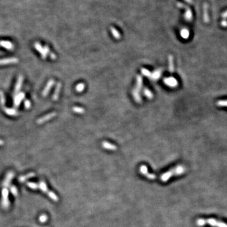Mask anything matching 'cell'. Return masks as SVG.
<instances>
[{
	"mask_svg": "<svg viewBox=\"0 0 227 227\" xmlns=\"http://www.w3.org/2000/svg\"><path fill=\"white\" fill-rule=\"evenodd\" d=\"M185 168L182 165H178L173 168H171L169 170L167 171L163 174L160 176L159 179L163 182H167L171 177L173 176L180 175L185 172Z\"/></svg>",
	"mask_w": 227,
	"mask_h": 227,
	"instance_id": "6da1fadb",
	"label": "cell"
},
{
	"mask_svg": "<svg viewBox=\"0 0 227 227\" xmlns=\"http://www.w3.org/2000/svg\"><path fill=\"white\" fill-rule=\"evenodd\" d=\"M197 224L199 226L204 225L206 223H208V224H211V226H217V227H227V225L224 223H222V222L218 221L215 220L214 219H208L207 220L205 219H200L197 221Z\"/></svg>",
	"mask_w": 227,
	"mask_h": 227,
	"instance_id": "7a4b0ae2",
	"label": "cell"
},
{
	"mask_svg": "<svg viewBox=\"0 0 227 227\" xmlns=\"http://www.w3.org/2000/svg\"><path fill=\"white\" fill-rule=\"evenodd\" d=\"M139 172L142 175L144 176L146 178L150 179V180H155L157 178L156 175L152 173H150L148 169V167L146 165H141L139 167Z\"/></svg>",
	"mask_w": 227,
	"mask_h": 227,
	"instance_id": "3957f363",
	"label": "cell"
},
{
	"mask_svg": "<svg viewBox=\"0 0 227 227\" xmlns=\"http://www.w3.org/2000/svg\"><path fill=\"white\" fill-rule=\"evenodd\" d=\"M41 189L43 190L44 192H47V194H48V196L51 197L53 200L55 201H58V197L54 193H53V192L49 191V190L47 189V186H46V184H45L44 182H41Z\"/></svg>",
	"mask_w": 227,
	"mask_h": 227,
	"instance_id": "277c9868",
	"label": "cell"
},
{
	"mask_svg": "<svg viewBox=\"0 0 227 227\" xmlns=\"http://www.w3.org/2000/svg\"><path fill=\"white\" fill-rule=\"evenodd\" d=\"M163 82L165 85H167V86L172 88H175L178 85V82L175 78L173 77H168L164 78L163 80Z\"/></svg>",
	"mask_w": 227,
	"mask_h": 227,
	"instance_id": "5b68a950",
	"label": "cell"
},
{
	"mask_svg": "<svg viewBox=\"0 0 227 227\" xmlns=\"http://www.w3.org/2000/svg\"><path fill=\"white\" fill-rule=\"evenodd\" d=\"M102 146L104 148L108 150H112V151H114L117 150V146L114 144H112V143H109L107 141H104L102 143Z\"/></svg>",
	"mask_w": 227,
	"mask_h": 227,
	"instance_id": "8992f818",
	"label": "cell"
},
{
	"mask_svg": "<svg viewBox=\"0 0 227 227\" xmlns=\"http://www.w3.org/2000/svg\"><path fill=\"white\" fill-rule=\"evenodd\" d=\"M56 115V112H52V113H51V114H47V116H44V117H42L41 119H39L38 121H37V123L38 124L43 123L44 122H46V121H47V120H49V119H51V118H53V117H54Z\"/></svg>",
	"mask_w": 227,
	"mask_h": 227,
	"instance_id": "52a82bcc",
	"label": "cell"
},
{
	"mask_svg": "<svg viewBox=\"0 0 227 227\" xmlns=\"http://www.w3.org/2000/svg\"><path fill=\"white\" fill-rule=\"evenodd\" d=\"M143 78L141 76L138 75L136 78V90L139 92L140 90L141 89L142 87H143Z\"/></svg>",
	"mask_w": 227,
	"mask_h": 227,
	"instance_id": "ba28073f",
	"label": "cell"
},
{
	"mask_svg": "<svg viewBox=\"0 0 227 227\" xmlns=\"http://www.w3.org/2000/svg\"><path fill=\"white\" fill-rule=\"evenodd\" d=\"M168 70L170 73H173L174 71V64H173V58L172 55H169L168 56Z\"/></svg>",
	"mask_w": 227,
	"mask_h": 227,
	"instance_id": "9c48e42d",
	"label": "cell"
},
{
	"mask_svg": "<svg viewBox=\"0 0 227 227\" xmlns=\"http://www.w3.org/2000/svg\"><path fill=\"white\" fill-rule=\"evenodd\" d=\"M54 80H49V82H48V83H47V87L45 88L44 90V92H43L44 95V96L46 95L49 93V90L52 88V87H53V85H54Z\"/></svg>",
	"mask_w": 227,
	"mask_h": 227,
	"instance_id": "30bf717a",
	"label": "cell"
},
{
	"mask_svg": "<svg viewBox=\"0 0 227 227\" xmlns=\"http://www.w3.org/2000/svg\"><path fill=\"white\" fill-rule=\"evenodd\" d=\"M161 75V70H157L156 71H154L150 76V78L152 80H156L160 77Z\"/></svg>",
	"mask_w": 227,
	"mask_h": 227,
	"instance_id": "8fae6325",
	"label": "cell"
},
{
	"mask_svg": "<svg viewBox=\"0 0 227 227\" xmlns=\"http://www.w3.org/2000/svg\"><path fill=\"white\" fill-rule=\"evenodd\" d=\"M139 92H138L137 90H136L134 88V90H133V97H134V100H136V102L138 103H140L141 102V96L139 95Z\"/></svg>",
	"mask_w": 227,
	"mask_h": 227,
	"instance_id": "7c38bea8",
	"label": "cell"
},
{
	"mask_svg": "<svg viewBox=\"0 0 227 227\" xmlns=\"http://www.w3.org/2000/svg\"><path fill=\"white\" fill-rule=\"evenodd\" d=\"M18 61L17 59L15 58H11V59H3V60H0V65L2 64H10V63H15Z\"/></svg>",
	"mask_w": 227,
	"mask_h": 227,
	"instance_id": "4fadbf2b",
	"label": "cell"
},
{
	"mask_svg": "<svg viewBox=\"0 0 227 227\" xmlns=\"http://www.w3.org/2000/svg\"><path fill=\"white\" fill-rule=\"evenodd\" d=\"M61 83H58V84H57L56 88L55 90V92H54V95H53V99H54V100H57V99H58V97H59V92H60L61 90Z\"/></svg>",
	"mask_w": 227,
	"mask_h": 227,
	"instance_id": "5bb4252c",
	"label": "cell"
},
{
	"mask_svg": "<svg viewBox=\"0 0 227 227\" xmlns=\"http://www.w3.org/2000/svg\"><path fill=\"white\" fill-rule=\"evenodd\" d=\"M35 47H36V48L37 49V50H38L41 53V54H42V58H46V55H47V53H46V51H45L44 49H42V47L40 46V44L39 43L35 44Z\"/></svg>",
	"mask_w": 227,
	"mask_h": 227,
	"instance_id": "9a60e30c",
	"label": "cell"
},
{
	"mask_svg": "<svg viewBox=\"0 0 227 227\" xmlns=\"http://www.w3.org/2000/svg\"><path fill=\"white\" fill-rule=\"evenodd\" d=\"M143 93H144V95L147 97V98H148V99H151L153 98V93L150 90L148 89V88H144V90H143Z\"/></svg>",
	"mask_w": 227,
	"mask_h": 227,
	"instance_id": "2e32d148",
	"label": "cell"
},
{
	"mask_svg": "<svg viewBox=\"0 0 227 227\" xmlns=\"http://www.w3.org/2000/svg\"><path fill=\"white\" fill-rule=\"evenodd\" d=\"M180 36L182 38L187 39L189 37V32L187 29H184L180 32Z\"/></svg>",
	"mask_w": 227,
	"mask_h": 227,
	"instance_id": "e0dca14e",
	"label": "cell"
},
{
	"mask_svg": "<svg viewBox=\"0 0 227 227\" xmlns=\"http://www.w3.org/2000/svg\"><path fill=\"white\" fill-rule=\"evenodd\" d=\"M110 30H111V32H112V34L113 36H114V37L115 38L117 39H120V37H121V36H120L119 32L117 31V30H116V29L112 27L111 29H110Z\"/></svg>",
	"mask_w": 227,
	"mask_h": 227,
	"instance_id": "ac0fdd59",
	"label": "cell"
},
{
	"mask_svg": "<svg viewBox=\"0 0 227 227\" xmlns=\"http://www.w3.org/2000/svg\"><path fill=\"white\" fill-rule=\"evenodd\" d=\"M73 110L78 114H83L85 112V109L82 107H74L73 108Z\"/></svg>",
	"mask_w": 227,
	"mask_h": 227,
	"instance_id": "d6986e66",
	"label": "cell"
},
{
	"mask_svg": "<svg viewBox=\"0 0 227 227\" xmlns=\"http://www.w3.org/2000/svg\"><path fill=\"white\" fill-rule=\"evenodd\" d=\"M85 86L84 83H80L76 85V90L78 92H82L85 89Z\"/></svg>",
	"mask_w": 227,
	"mask_h": 227,
	"instance_id": "ffe728a7",
	"label": "cell"
},
{
	"mask_svg": "<svg viewBox=\"0 0 227 227\" xmlns=\"http://www.w3.org/2000/svg\"><path fill=\"white\" fill-rule=\"evenodd\" d=\"M1 44L2 45V46H3L5 48L8 49H10L12 48L13 46H12V44L10 42H7V41H3V42H1Z\"/></svg>",
	"mask_w": 227,
	"mask_h": 227,
	"instance_id": "44dd1931",
	"label": "cell"
},
{
	"mask_svg": "<svg viewBox=\"0 0 227 227\" xmlns=\"http://www.w3.org/2000/svg\"><path fill=\"white\" fill-rule=\"evenodd\" d=\"M141 71L142 74H143L144 76H147V77H150V76H151V73H150V71L145 68H142L141 70Z\"/></svg>",
	"mask_w": 227,
	"mask_h": 227,
	"instance_id": "7402d4cb",
	"label": "cell"
},
{
	"mask_svg": "<svg viewBox=\"0 0 227 227\" xmlns=\"http://www.w3.org/2000/svg\"><path fill=\"white\" fill-rule=\"evenodd\" d=\"M216 104L219 107H227V100H219L216 103Z\"/></svg>",
	"mask_w": 227,
	"mask_h": 227,
	"instance_id": "603a6c76",
	"label": "cell"
},
{
	"mask_svg": "<svg viewBox=\"0 0 227 227\" xmlns=\"http://www.w3.org/2000/svg\"><path fill=\"white\" fill-rule=\"evenodd\" d=\"M22 82V76H20V77L19 78V81H18L17 85V87H16V91H15L16 92H18V90H19V88H20V87H21Z\"/></svg>",
	"mask_w": 227,
	"mask_h": 227,
	"instance_id": "cb8c5ba5",
	"label": "cell"
},
{
	"mask_svg": "<svg viewBox=\"0 0 227 227\" xmlns=\"http://www.w3.org/2000/svg\"><path fill=\"white\" fill-rule=\"evenodd\" d=\"M24 93H22L21 94V95H19V97H18V99H17V100H16V104H17V105H19V102H20V101H21L22 100V99H23V98H24Z\"/></svg>",
	"mask_w": 227,
	"mask_h": 227,
	"instance_id": "d4e9b609",
	"label": "cell"
},
{
	"mask_svg": "<svg viewBox=\"0 0 227 227\" xmlns=\"http://www.w3.org/2000/svg\"><path fill=\"white\" fill-rule=\"evenodd\" d=\"M40 220H41V221H42V222L46 221L47 220V216H46V215H42V216L40 218Z\"/></svg>",
	"mask_w": 227,
	"mask_h": 227,
	"instance_id": "484cf974",
	"label": "cell"
},
{
	"mask_svg": "<svg viewBox=\"0 0 227 227\" xmlns=\"http://www.w3.org/2000/svg\"><path fill=\"white\" fill-rule=\"evenodd\" d=\"M221 25H223V27H226L227 26V22H223L221 23Z\"/></svg>",
	"mask_w": 227,
	"mask_h": 227,
	"instance_id": "4316f807",
	"label": "cell"
},
{
	"mask_svg": "<svg viewBox=\"0 0 227 227\" xmlns=\"http://www.w3.org/2000/svg\"><path fill=\"white\" fill-rule=\"evenodd\" d=\"M25 106H26V107L27 108V105H29H29H30V104L29 101H26V102L25 103Z\"/></svg>",
	"mask_w": 227,
	"mask_h": 227,
	"instance_id": "83f0119b",
	"label": "cell"
},
{
	"mask_svg": "<svg viewBox=\"0 0 227 227\" xmlns=\"http://www.w3.org/2000/svg\"><path fill=\"white\" fill-rule=\"evenodd\" d=\"M3 144V141L0 140V144Z\"/></svg>",
	"mask_w": 227,
	"mask_h": 227,
	"instance_id": "f1b7e54d",
	"label": "cell"
}]
</instances>
